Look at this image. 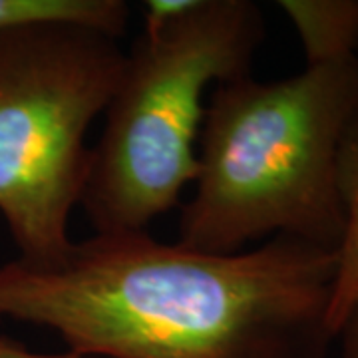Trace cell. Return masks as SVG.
Here are the masks:
<instances>
[{
	"instance_id": "cell-7",
	"label": "cell",
	"mask_w": 358,
	"mask_h": 358,
	"mask_svg": "<svg viewBox=\"0 0 358 358\" xmlns=\"http://www.w3.org/2000/svg\"><path fill=\"white\" fill-rule=\"evenodd\" d=\"M128 20L124 0H0V30L30 22H74L122 38Z\"/></svg>"
},
{
	"instance_id": "cell-5",
	"label": "cell",
	"mask_w": 358,
	"mask_h": 358,
	"mask_svg": "<svg viewBox=\"0 0 358 358\" xmlns=\"http://www.w3.org/2000/svg\"><path fill=\"white\" fill-rule=\"evenodd\" d=\"M301 38L307 66L358 56V0H281Z\"/></svg>"
},
{
	"instance_id": "cell-4",
	"label": "cell",
	"mask_w": 358,
	"mask_h": 358,
	"mask_svg": "<svg viewBox=\"0 0 358 358\" xmlns=\"http://www.w3.org/2000/svg\"><path fill=\"white\" fill-rule=\"evenodd\" d=\"M126 52L74 22L0 30V215L20 261L42 265L72 243L88 176L92 124L106 112Z\"/></svg>"
},
{
	"instance_id": "cell-6",
	"label": "cell",
	"mask_w": 358,
	"mask_h": 358,
	"mask_svg": "<svg viewBox=\"0 0 358 358\" xmlns=\"http://www.w3.org/2000/svg\"><path fill=\"white\" fill-rule=\"evenodd\" d=\"M338 187L345 205V231L336 247V275L329 307V324L336 336L358 307V114L341 148Z\"/></svg>"
},
{
	"instance_id": "cell-1",
	"label": "cell",
	"mask_w": 358,
	"mask_h": 358,
	"mask_svg": "<svg viewBox=\"0 0 358 358\" xmlns=\"http://www.w3.org/2000/svg\"><path fill=\"white\" fill-rule=\"evenodd\" d=\"M336 251L271 237L231 255L145 231L72 241L0 267V317L92 358H327Z\"/></svg>"
},
{
	"instance_id": "cell-3",
	"label": "cell",
	"mask_w": 358,
	"mask_h": 358,
	"mask_svg": "<svg viewBox=\"0 0 358 358\" xmlns=\"http://www.w3.org/2000/svg\"><path fill=\"white\" fill-rule=\"evenodd\" d=\"M265 18L249 0H195L143 28L126 54L90 150L80 205L96 233H138L179 203L197 176L205 90L251 76Z\"/></svg>"
},
{
	"instance_id": "cell-2",
	"label": "cell",
	"mask_w": 358,
	"mask_h": 358,
	"mask_svg": "<svg viewBox=\"0 0 358 358\" xmlns=\"http://www.w3.org/2000/svg\"><path fill=\"white\" fill-rule=\"evenodd\" d=\"M357 114L358 56L277 82L217 84L178 243L231 255L285 235L336 251L345 231L338 157Z\"/></svg>"
},
{
	"instance_id": "cell-9",
	"label": "cell",
	"mask_w": 358,
	"mask_h": 358,
	"mask_svg": "<svg viewBox=\"0 0 358 358\" xmlns=\"http://www.w3.org/2000/svg\"><path fill=\"white\" fill-rule=\"evenodd\" d=\"M336 338H341L343 358H358V307L345 320Z\"/></svg>"
},
{
	"instance_id": "cell-8",
	"label": "cell",
	"mask_w": 358,
	"mask_h": 358,
	"mask_svg": "<svg viewBox=\"0 0 358 358\" xmlns=\"http://www.w3.org/2000/svg\"><path fill=\"white\" fill-rule=\"evenodd\" d=\"M0 358H92L78 355L72 350H66L60 355H42V352H32L18 341H13L8 336H0Z\"/></svg>"
}]
</instances>
